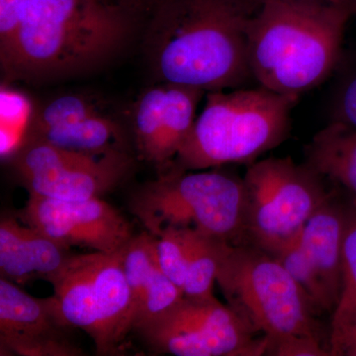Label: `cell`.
<instances>
[{
  "mask_svg": "<svg viewBox=\"0 0 356 356\" xmlns=\"http://www.w3.org/2000/svg\"><path fill=\"white\" fill-rule=\"evenodd\" d=\"M124 247L112 254H70L48 280L65 323L86 332L98 355H114L133 331V301L124 273Z\"/></svg>",
  "mask_w": 356,
  "mask_h": 356,
  "instance_id": "7",
  "label": "cell"
},
{
  "mask_svg": "<svg viewBox=\"0 0 356 356\" xmlns=\"http://www.w3.org/2000/svg\"><path fill=\"white\" fill-rule=\"evenodd\" d=\"M228 305L264 336L323 339L320 315L306 292L273 255L227 243L217 281Z\"/></svg>",
  "mask_w": 356,
  "mask_h": 356,
  "instance_id": "6",
  "label": "cell"
},
{
  "mask_svg": "<svg viewBox=\"0 0 356 356\" xmlns=\"http://www.w3.org/2000/svg\"><path fill=\"white\" fill-rule=\"evenodd\" d=\"M248 243L268 254L298 234L332 195L327 181L305 163L267 158L248 165Z\"/></svg>",
  "mask_w": 356,
  "mask_h": 356,
  "instance_id": "8",
  "label": "cell"
},
{
  "mask_svg": "<svg viewBox=\"0 0 356 356\" xmlns=\"http://www.w3.org/2000/svg\"><path fill=\"white\" fill-rule=\"evenodd\" d=\"M266 355L331 356V353L317 337L287 336L275 339L268 337Z\"/></svg>",
  "mask_w": 356,
  "mask_h": 356,
  "instance_id": "25",
  "label": "cell"
},
{
  "mask_svg": "<svg viewBox=\"0 0 356 356\" xmlns=\"http://www.w3.org/2000/svg\"><path fill=\"white\" fill-rule=\"evenodd\" d=\"M205 106L173 159L180 170L255 163L287 139L298 97L268 89L210 91Z\"/></svg>",
  "mask_w": 356,
  "mask_h": 356,
  "instance_id": "4",
  "label": "cell"
},
{
  "mask_svg": "<svg viewBox=\"0 0 356 356\" xmlns=\"http://www.w3.org/2000/svg\"><path fill=\"white\" fill-rule=\"evenodd\" d=\"M123 1V6H137V7H146V6H156L161 0H122Z\"/></svg>",
  "mask_w": 356,
  "mask_h": 356,
  "instance_id": "30",
  "label": "cell"
},
{
  "mask_svg": "<svg viewBox=\"0 0 356 356\" xmlns=\"http://www.w3.org/2000/svg\"><path fill=\"white\" fill-rule=\"evenodd\" d=\"M332 118V122L356 130V72L341 86Z\"/></svg>",
  "mask_w": 356,
  "mask_h": 356,
  "instance_id": "27",
  "label": "cell"
},
{
  "mask_svg": "<svg viewBox=\"0 0 356 356\" xmlns=\"http://www.w3.org/2000/svg\"><path fill=\"white\" fill-rule=\"evenodd\" d=\"M351 16L339 7L264 0L248 26L252 79L293 97L316 88L336 67Z\"/></svg>",
  "mask_w": 356,
  "mask_h": 356,
  "instance_id": "3",
  "label": "cell"
},
{
  "mask_svg": "<svg viewBox=\"0 0 356 356\" xmlns=\"http://www.w3.org/2000/svg\"><path fill=\"white\" fill-rule=\"evenodd\" d=\"M20 220L67 248L112 254L133 238L132 226L102 198L65 201L29 194Z\"/></svg>",
  "mask_w": 356,
  "mask_h": 356,
  "instance_id": "11",
  "label": "cell"
},
{
  "mask_svg": "<svg viewBox=\"0 0 356 356\" xmlns=\"http://www.w3.org/2000/svg\"><path fill=\"white\" fill-rule=\"evenodd\" d=\"M104 1L111 2V0H104Z\"/></svg>",
  "mask_w": 356,
  "mask_h": 356,
  "instance_id": "32",
  "label": "cell"
},
{
  "mask_svg": "<svg viewBox=\"0 0 356 356\" xmlns=\"http://www.w3.org/2000/svg\"><path fill=\"white\" fill-rule=\"evenodd\" d=\"M348 201L337 189L307 221L300 241L320 290L324 313H334L341 297V257Z\"/></svg>",
  "mask_w": 356,
  "mask_h": 356,
  "instance_id": "13",
  "label": "cell"
},
{
  "mask_svg": "<svg viewBox=\"0 0 356 356\" xmlns=\"http://www.w3.org/2000/svg\"><path fill=\"white\" fill-rule=\"evenodd\" d=\"M341 259L343 285L339 304L332 313L330 332L341 329L356 317V205L348 201Z\"/></svg>",
  "mask_w": 356,
  "mask_h": 356,
  "instance_id": "21",
  "label": "cell"
},
{
  "mask_svg": "<svg viewBox=\"0 0 356 356\" xmlns=\"http://www.w3.org/2000/svg\"><path fill=\"white\" fill-rule=\"evenodd\" d=\"M30 138L81 153L104 154L113 149H123L120 147L121 128L100 112L69 125L47 129L27 139Z\"/></svg>",
  "mask_w": 356,
  "mask_h": 356,
  "instance_id": "16",
  "label": "cell"
},
{
  "mask_svg": "<svg viewBox=\"0 0 356 356\" xmlns=\"http://www.w3.org/2000/svg\"><path fill=\"white\" fill-rule=\"evenodd\" d=\"M226 242L195 231L184 294L189 299H209L217 281Z\"/></svg>",
  "mask_w": 356,
  "mask_h": 356,
  "instance_id": "18",
  "label": "cell"
},
{
  "mask_svg": "<svg viewBox=\"0 0 356 356\" xmlns=\"http://www.w3.org/2000/svg\"><path fill=\"white\" fill-rule=\"evenodd\" d=\"M72 329L58 311L54 296L32 297L13 281L0 280V344L10 355L79 356L65 331Z\"/></svg>",
  "mask_w": 356,
  "mask_h": 356,
  "instance_id": "12",
  "label": "cell"
},
{
  "mask_svg": "<svg viewBox=\"0 0 356 356\" xmlns=\"http://www.w3.org/2000/svg\"><path fill=\"white\" fill-rule=\"evenodd\" d=\"M184 291L158 267L147 283L135 321L133 331L149 324L154 318L170 310L184 298Z\"/></svg>",
  "mask_w": 356,
  "mask_h": 356,
  "instance_id": "24",
  "label": "cell"
},
{
  "mask_svg": "<svg viewBox=\"0 0 356 356\" xmlns=\"http://www.w3.org/2000/svg\"><path fill=\"white\" fill-rule=\"evenodd\" d=\"M29 2L30 0H0V56L8 50Z\"/></svg>",
  "mask_w": 356,
  "mask_h": 356,
  "instance_id": "26",
  "label": "cell"
},
{
  "mask_svg": "<svg viewBox=\"0 0 356 356\" xmlns=\"http://www.w3.org/2000/svg\"><path fill=\"white\" fill-rule=\"evenodd\" d=\"M195 231L168 226L156 236L159 267L184 291Z\"/></svg>",
  "mask_w": 356,
  "mask_h": 356,
  "instance_id": "22",
  "label": "cell"
},
{
  "mask_svg": "<svg viewBox=\"0 0 356 356\" xmlns=\"http://www.w3.org/2000/svg\"><path fill=\"white\" fill-rule=\"evenodd\" d=\"M205 93L191 86L166 83L165 123L156 163L159 168L170 165L177 156L193 128L196 109Z\"/></svg>",
  "mask_w": 356,
  "mask_h": 356,
  "instance_id": "17",
  "label": "cell"
},
{
  "mask_svg": "<svg viewBox=\"0 0 356 356\" xmlns=\"http://www.w3.org/2000/svg\"><path fill=\"white\" fill-rule=\"evenodd\" d=\"M13 165L29 194L84 201L116 188L130 172L132 159L123 149L81 153L30 138L13 156Z\"/></svg>",
  "mask_w": 356,
  "mask_h": 356,
  "instance_id": "10",
  "label": "cell"
},
{
  "mask_svg": "<svg viewBox=\"0 0 356 356\" xmlns=\"http://www.w3.org/2000/svg\"><path fill=\"white\" fill-rule=\"evenodd\" d=\"M154 351L177 356L266 355L268 337L216 297H184L170 310L136 331Z\"/></svg>",
  "mask_w": 356,
  "mask_h": 356,
  "instance_id": "9",
  "label": "cell"
},
{
  "mask_svg": "<svg viewBox=\"0 0 356 356\" xmlns=\"http://www.w3.org/2000/svg\"><path fill=\"white\" fill-rule=\"evenodd\" d=\"M343 356H356V344L348 348V350L344 353Z\"/></svg>",
  "mask_w": 356,
  "mask_h": 356,
  "instance_id": "31",
  "label": "cell"
},
{
  "mask_svg": "<svg viewBox=\"0 0 356 356\" xmlns=\"http://www.w3.org/2000/svg\"><path fill=\"white\" fill-rule=\"evenodd\" d=\"M329 351L331 356H343L356 344V317L341 329L330 332Z\"/></svg>",
  "mask_w": 356,
  "mask_h": 356,
  "instance_id": "28",
  "label": "cell"
},
{
  "mask_svg": "<svg viewBox=\"0 0 356 356\" xmlns=\"http://www.w3.org/2000/svg\"><path fill=\"white\" fill-rule=\"evenodd\" d=\"M166 83L147 89L134 107V131L144 158L156 165L163 136Z\"/></svg>",
  "mask_w": 356,
  "mask_h": 356,
  "instance_id": "19",
  "label": "cell"
},
{
  "mask_svg": "<svg viewBox=\"0 0 356 356\" xmlns=\"http://www.w3.org/2000/svg\"><path fill=\"white\" fill-rule=\"evenodd\" d=\"M129 205L154 236L172 226L231 245L248 243L247 187L243 177L234 173L172 168L140 187Z\"/></svg>",
  "mask_w": 356,
  "mask_h": 356,
  "instance_id": "5",
  "label": "cell"
},
{
  "mask_svg": "<svg viewBox=\"0 0 356 356\" xmlns=\"http://www.w3.org/2000/svg\"><path fill=\"white\" fill-rule=\"evenodd\" d=\"M70 248L38 229L20 224L15 217L0 221V273L16 284L33 280L48 281L64 266Z\"/></svg>",
  "mask_w": 356,
  "mask_h": 356,
  "instance_id": "14",
  "label": "cell"
},
{
  "mask_svg": "<svg viewBox=\"0 0 356 356\" xmlns=\"http://www.w3.org/2000/svg\"><path fill=\"white\" fill-rule=\"evenodd\" d=\"M259 6L264 0H252ZM285 1L301 2V3L318 4V6L339 7L356 14V0H285Z\"/></svg>",
  "mask_w": 356,
  "mask_h": 356,
  "instance_id": "29",
  "label": "cell"
},
{
  "mask_svg": "<svg viewBox=\"0 0 356 356\" xmlns=\"http://www.w3.org/2000/svg\"><path fill=\"white\" fill-rule=\"evenodd\" d=\"M97 113V107L83 96H60L33 113L27 137L47 129L69 125Z\"/></svg>",
  "mask_w": 356,
  "mask_h": 356,
  "instance_id": "23",
  "label": "cell"
},
{
  "mask_svg": "<svg viewBox=\"0 0 356 356\" xmlns=\"http://www.w3.org/2000/svg\"><path fill=\"white\" fill-rule=\"evenodd\" d=\"M305 163L356 205V130L331 122L305 147Z\"/></svg>",
  "mask_w": 356,
  "mask_h": 356,
  "instance_id": "15",
  "label": "cell"
},
{
  "mask_svg": "<svg viewBox=\"0 0 356 356\" xmlns=\"http://www.w3.org/2000/svg\"><path fill=\"white\" fill-rule=\"evenodd\" d=\"M159 266L156 236L147 231L133 236L123 248V268L132 295L134 321L147 283Z\"/></svg>",
  "mask_w": 356,
  "mask_h": 356,
  "instance_id": "20",
  "label": "cell"
},
{
  "mask_svg": "<svg viewBox=\"0 0 356 356\" xmlns=\"http://www.w3.org/2000/svg\"><path fill=\"white\" fill-rule=\"evenodd\" d=\"M149 33V53L163 83L205 92L243 88L252 79L248 26L252 0H161Z\"/></svg>",
  "mask_w": 356,
  "mask_h": 356,
  "instance_id": "1",
  "label": "cell"
},
{
  "mask_svg": "<svg viewBox=\"0 0 356 356\" xmlns=\"http://www.w3.org/2000/svg\"><path fill=\"white\" fill-rule=\"evenodd\" d=\"M130 32L126 8L104 0H30L2 67L18 79L69 76L99 65Z\"/></svg>",
  "mask_w": 356,
  "mask_h": 356,
  "instance_id": "2",
  "label": "cell"
}]
</instances>
